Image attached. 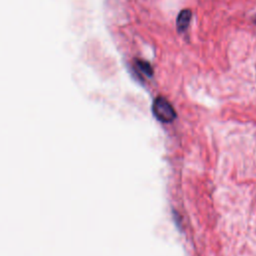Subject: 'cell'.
<instances>
[{"label": "cell", "instance_id": "1", "mask_svg": "<svg viewBox=\"0 0 256 256\" xmlns=\"http://www.w3.org/2000/svg\"><path fill=\"white\" fill-rule=\"evenodd\" d=\"M152 112L154 116L161 122L169 123L176 118V112L171 103L164 97L155 98L152 104Z\"/></svg>", "mask_w": 256, "mask_h": 256}, {"label": "cell", "instance_id": "4", "mask_svg": "<svg viewBox=\"0 0 256 256\" xmlns=\"http://www.w3.org/2000/svg\"><path fill=\"white\" fill-rule=\"evenodd\" d=\"M253 21H254V23H255V25H256V15H255V17H254V19H253Z\"/></svg>", "mask_w": 256, "mask_h": 256}, {"label": "cell", "instance_id": "3", "mask_svg": "<svg viewBox=\"0 0 256 256\" xmlns=\"http://www.w3.org/2000/svg\"><path fill=\"white\" fill-rule=\"evenodd\" d=\"M134 65H135V69L139 73L144 74L145 76H147L149 78L153 76V68L151 67V65L148 62L143 61V60H136Z\"/></svg>", "mask_w": 256, "mask_h": 256}, {"label": "cell", "instance_id": "2", "mask_svg": "<svg viewBox=\"0 0 256 256\" xmlns=\"http://www.w3.org/2000/svg\"><path fill=\"white\" fill-rule=\"evenodd\" d=\"M191 16H192V13L189 9H184L178 14L176 19V26L179 32H183L188 28L191 20Z\"/></svg>", "mask_w": 256, "mask_h": 256}]
</instances>
